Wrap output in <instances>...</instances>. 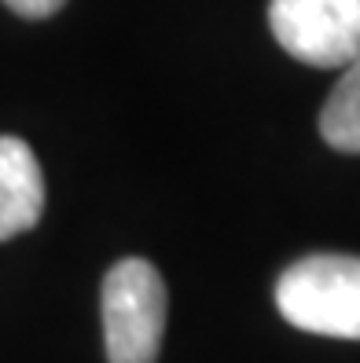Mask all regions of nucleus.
Returning <instances> with one entry per match:
<instances>
[{"instance_id": "nucleus-1", "label": "nucleus", "mask_w": 360, "mask_h": 363, "mask_svg": "<svg viewBox=\"0 0 360 363\" xmlns=\"http://www.w3.org/2000/svg\"><path fill=\"white\" fill-rule=\"evenodd\" d=\"M276 308L305 334L360 341V257L312 253L294 261L276 283Z\"/></svg>"}, {"instance_id": "nucleus-5", "label": "nucleus", "mask_w": 360, "mask_h": 363, "mask_svg": "<svg viewBox=\"0 0 360 363\" xmlns=\"http://www.w3.org/2000/svg\"><path fill=\"white\" fill-rule=\"evenodd\" d=\"M320 133L334 151L360 155V55L342 67V77L331 89L320 111Z\"/></svg>"}, {"instance_id": "nucleus-6", "label": "nucleus", "mask_w": 360, "mask_h": 363, "mask_svg": "<svg viewBox=\"0 0 360 363\" xmlns=\"http://www.w3.org/2000/svg\"><path fill=\"white\" fill-rule=\"evenodd\" d=\"M4 4L15 11V15H23V18H48L55 15L67 0H4Z\"/></svg>"}, {"instance_id": "nucleus-3", "label": "nucleus", "mask_w": 360, "mask_h": 363, "mask_svg": "<svg viewBox=\"0 0 360 363\" xmlns=\"http://www.w3.org/2000/svg\"><path fill=\"white\" fill-rule=\"evenodd\" d=\"M268 26L280 48L320 70L360 55V0H272Z\"/></svg>"}, {"instance_id": "nucleus-4", "label": "nucleus", "mask_w": 360, "mask_h": 363, "mask_svg": "<svg viewBox=\"0 0 360 363\" xmlns=\"http://www.w3.org/2000/svg\"><path fill=\"white\" fill-rule=\"evenodd\" d=\"M45 213V177L26 140L0 136V242L30 231Z\"/></svg>"}, {"instance_id": "nucleus-2", "label": "nucleus", "mask_w": 360, "mask_h": 363, "mask_svg": "<svg viewBox=\"0 0 360 363\" xmlns=\"http://www.w3.org/2000/svg\"><path fill=\"white\" fill-rule=\"evenodd\" d=\"M165 334V283L151 261L125 257L103 279V341L111 363H155Z\"/></svg>"}]
</instances>
